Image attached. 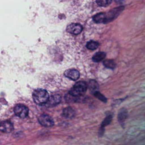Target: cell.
Here are the masks:
<instances>
[{
    "label": "cell",
    "instance_id": "6da1fadb",
    "mask_svg": "<svg viewBox=\"0 0 145 145\" xmlns=\"http://www.w3.org/2000/svg\"><path fill=\"white\" fill-rule=\"evenodd\" d=\"M49 97V93L44 89H38L33 92V99L35 102L39 105L45 104Z\"/></svg>",
    "mask_w": 145,
    "mask_h": 145
},
{
    "label": "cell",
    "instance_id": "7a4b0ae2",
    "mask_svg": "<svg viewBox=\"0 0 145 145\" xmlns=\"http://www.w3.org/2000/svg\"><path fill=\"white\" fill-rule=\"evenodd\" d=\"M87 84L83 81L77 82L74 86L69 92L72 96L79 97L84 95L87 89Z\"/></svg>",
    "mask_w": 145,
    "mask_h": 145
},
{
    "label": "cell",
    "instance_id": "3957f363",
    "mask_svg": "<svg viewBox=\"0 0 145 145\" xmlns=\"http://www.w3.org/2000/svg\"><path fill=\"white\" fill-rule=\"evenodd\" d=\"M123 7L114 8L112 10L109 11L107 13H105L106 15V24L111 22L115 19L120 14L123 10Z\"/></svg>",
    "mask_w": 145,
    "mask_h": 145
},
{
    "label": "cell",
    "instance_id": "277c9868",
    "mask_svg": "<svg viewBox=\"0 0 145 145\" xmlns=\"http://www.w3.org/2000/svg\"><path fill=\"white\" fill-rule=\"evenodd\" d=\"M15 114L21 118H24L28 115L29 109L23 104H18L14 108Z\"/></svg>",
    "mask_w": 145,
    "mask_h": 145
},
{
    "label": "cell",
    "instance_id": "5b68a950",
    "mask_svg": "<svg viewBox=\"0 0 145 145\" xmlns=\"http://www.w3.org/2000/svg\"><path fill=\"white\" fill-rule=\"evenodd\" d=\"M40 123L45 127H50L53 126L54 122L52 118L47 114H42L39 118Z\"/></svg>",
    "mask_w": 145,
    "mask_h": 145
},
{
    "label": "cell",
    "instance_id": "8992f818",
    "mask_svg": "<svg viewBox=\"0 0 145 145\" xmlns=\"http://www.w3.org/2000/svg\"><path fill=\"white\" fill-rule=\"evenodd\" d=\"M83 27L79 24L72 23L69 24L67 27V32L73 35H78L80 34L83 30Z\"/></svg>",
    "mask_w": 145,
    "mask_h": 145
},
{
    "label": "cell",
    "instance_id": "52a82bcc",
    "mask_svg": "<svg viewBox=\"0 0 145 145\" xmlns=\"http://www.w3.org/2000/svg\"><path fill=\"white\" fill-rule=\"evenodd\" d=\"M61 97L58 95H53L49 97L47 102L45 105L49 108L54 107L61 103Z\"/></svg>",
    "mask_w": 145,
    "mask_h": 145
},
{
    "label": "cell",
    "instance_id": "ba28073f",
    "mask_svg": "<svg viewBox=\"0 0 145 145\" xmlns=\"http://www.w3.org/2000/svg\"><path fill=\"white\" fill-rule=\"evenodd\" d=\"M128 117V112L126 108H123L119 110L118 115V121L122 127H124L125 123Z\"/></svg>",
    "mask_w": 145,
    "mask_h": 145
},
{
    "label": "cell",
    "instance_id": "9c48e42d",
    "mask_svg": "<svg viewBox=\"0 0 145 145\" xmlns=\"http://www.w3.org/2000/svg\"><path fill=\"white\" fill-rule=\"evenodd\" d=\"M14 130V126L10 121H5L0 123V131L4 133H10Z\"/></svg>",
    "mask_w": 145,
    "mask_h": 145
},
{
    "label": "cell",
    "instance_id": "30bf717a",
    "mask_svg": "<svg viewBox=\"0 0 145 145\" xmlns=\"http://www.w3.org/2000/svg\"><path fill=\"white\" fill-rule=\"evenodd\" d=\"M64 75L72 80H76L78 79L80 74L79 72L76 69H69L64 72Z\"/></svg>",
    "mask_w": 145,
    "mask_h": 145
},
{
    "label": "cell",
    "instance_id": "8fae6325",
    "mask_svg": "<svg viewBox=\"0 0 145 145\" xmlns=\"http://www.w3.org/2000/svg\"><path fill=\"white\" fill-rule=\"evenodd\" d=\"M76 112L71 107H67L64 108L63 111V115L67 119H72L75 116Z\"/></svg>",
    "mask_w": 145,
    "mask_h": 145
},
{
    "label": "cell",
    "instance_id": "7c38bea8",
    "mask_svg": "<svg viewBox=\"0 0 145 145\" xmlns=\"http://www.w3.org/2000/svg\"><path fill=\"white\" fill-rule=\"evenodd\" d=\"M95 22L97 24H106V15L104 12H101L95 15L93 17Z\"/></svg>",
    "mask_w": 145,
    "mask_h": 145
},
{
    "label": "cell",
    "instance_id": "4fadbf2b",
    "mask_svg": "<svg viewBox=\"0 0 145 145\" xmlns=\"http://www.w3.org/2000/svg\"><path fill=\"white\" fill-rule=\"evenodd\" d=\"M89 89L91 92L94 95L95 92L98 91L99 89V86L96 81L94 80H91L89 83Z\"/></svg>",
    "mask_w": 145,
    "mask_h": 145
},
{
    "label": "cell",
    "instance_id": "5bb4252c",
    "mask_svg": "<svg viewBox=\"0 0 145 145\" xmlns=\"http://www.w3.org/2000/svg\"><path fill=\"white\" fill-rule=\"evenodd\" d=\"M106 56V54L102 52H99L95 54L92 57V60L95 62H99L104 59Z\"/></svg>",
    "mask_w": 145,
    "mask_h": 145
},
{
    "label": "cell",
    "instance_id": "9a60e30c",
    "mask_svg": "<svg viewBox=\"0 0 145 145\" xmlns=\"http://www.w3.org/2000/svg\"><path fill=\"white\" fill-rule=\"evenodd\" d=\"M112 116L111 114L107 115L101 124L100 128L105 129V127L110 124V123L112 122Z\"/></svg>",
    "mask_w": 145,
    "mask_h": 145
},
{
    "label": "cell",
    "instance_id": "2e32d148",
    "mask_svg": "<svg viewBox=\"0 0 145 145\" xmlns=\"http://www.w3.org/2000/svg\"><path fill=\"white\" fill-rule=\"evenodd\" d=\"M103 65L106 67L110 69H114L116 67V64L113 60L107 59L103 61Z\"/></svg>",
    "mask_w": 145,
    "mask_h": 145
},
{
    "label": "cell",
    "instance_id": "e0dca14e",
    "mask_svg": "<svg viewBox=\"0 0 145 145\" xmlns=\"http://www.w3.org/2000/svg\"><path fill=\"white\" fill-rule=\"evenodd\" d=\"M99 46V44L98 42L96 41L90 40L86 44V46L87 49L89 50H94L97 49V47Z\"/></svg>",
    "mask_w": 145,
    "mask_h": 145
},
{
    "label": "cell",
    "instance_id": "ac0fdd59",
    "mask_svg": "<svg viewBox=\"0 0 145 145\" xmlns=\"http://www.w3.org/2000/svg\"><path fill=\"white\" fill-rule=\"evenodd\" d=\"M96 2L100 6L106 7L111 4L112 1L111 0H98Z\"/></svg>",
    "mask_w": 145,
    "mask_h": 145
},
{
    "label": "cell",
    "instance_id": "d6986e66",
    "mask_svg": "<svg viewBox=\"0 0 145 145\" xmlns=\"http://www.w3.org/2000/svg\"><path fill=\"white\" fill-rule=\"evenodd\" d=\"M94 95L97 99H99V100H100V101H101L103 102V103H106L107 101V98H106L103 95L101 94L99 91L95 92V93L94 94Z\"/></svg>",
    "mask_w": 145,
    "mask_h": 145
}]
</instances>
